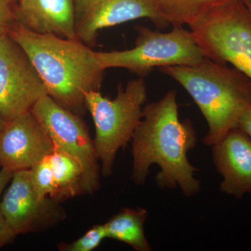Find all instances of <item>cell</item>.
Wrapping results in <instances>:
<instances>
[{"label":"cell","instance_id":"20","mask_svg":"<svg viewBox=\"0 0 251 251\" xmlns=\"http://www.w3.org/2000/svg\"><path fill=\"white\" fill-rule=\"evenodd\" d=\"M16 237V234L10 228L9 225L0 210V249L9 244L13 239Z\"/></svg>","mask_w":251,"mask_h":251},{"label":"cell","instance_id":"3","mask_svg":"<svg viewBox=\"0 0 251 251\" xmlns=\"http://www.w3.org/2000/svg\"><path fill=\"white\" fill-rule=\"evenodd\" d=\"M160 71L179 83L192 97L209 130L204 143L212 146L237 126L251 103V80L235 68L204 57L192 66H171Z\"/></svg>","mask_w":251,"mask_h":251},{"label":"cell","instance_id":"11","mask_svg":"<svg viewBox=\"0 0 251 251\" xmlns=\"http://www.w3.org/2000/svg\"><path fill=\"white\" fill-rule=\"evenodd\" d=\"M54 144L31 111L5 122L0 133V167L11 172L31 169L52 154Z\"/></svg>","mask_w":251,"mask_h":251},{"label":"cell","instance_id":"22","mask_svg":"<svg viewBox=\"0 0 251 251\" xmlns=\"http://www.w3.org/2000/svg\"><path fill=\"white\" fill-rule=\"evenodd\" d=\"M14 173V172L8 171L4 168H1V171H0V196L5 187L11 181Z\"/></svg>","mask_w":251,"mask_h":251},{"label":"cell","instance_id":"23","mask_svg":"<svg viewBox=\"0 0 251 251\" xmlns=\"http://www.w3.org/2000/svg\"><path fill=\"white\" fill-rule=\"evenodd\" d=\"M4 124L5 120H4V118H3L1 112H0V133H1L2 128H4Z\"/></svg>","mask_w":251,"mask_h":251},{"label":"cell","instance_id":"18","mask_svg":"<svg viewBox=\"0 0 251 251\" xmlns=\"http://www.w3.org/2000/svg\"><path fill=\"white\" fill-rule=\"evenodd\" d=\"M105 238V225H96L74 242L60 243L58 249L61 251H92L97 249Z\"/></svg>","mask_w":251,"mask_h":251},{"label":"cell","instance_id":"7","mask_svg":"<svg viewBox=\"0 0 251 251\" xmlns=\"http://www.w3.org/2000/svg\"><path fill=\"white\" fill-rule=\"evenodd\" d=\"M47 130L54 150L75 158L84 171V194H93L100 188V166L87 125L81 116L63 108L46 95L31 110Z\"/></svg>","mask_w":251,"mask_h":251},{"label":"cell","instance_id":"26","mask_svg":"<svg viewBox=\"0 0 251 251\" xmlns=\"http://www.w3.org/2000/svg\"><path fill=\"white\" fill-rule=\"evenodd\" d=\"M247 6H249V9H250L251 11V6H249V5H247Z\"/></svg>","mask_w":251,"mask_h":251},{"label":"cell","instance_id":"1","mask_svg":"<svg viewBox=\"0 0 251 251\" xmlns=\"http://www.w3.org/2000/svg\"><path fill=\"white\" fill-rule=\"evenodd\" d=\"M197 142L191 122L180 120L176 91L147 104L131 139L133 182L145 184L150 167L156 164L160 171L156 182L160 188L179 187L188 197L196 194L201 182L195 178L198 170L188 161L187 153Z\"/></svg>","mask_w":251,"mask_h":251},{"label":"cell","instance_id":"14","mask_svg":"<svg viewBox=\"0 0 251 251\" xmlns=\"http://www.w3.org/2000/svg\"><path fill=\"white\" fill-rule=\"evenodd\" d=\"M148 215L143 208L122 209L104 224L107 238L125 243L137 251H151L144 231Z\"/></svg>","mask_w":251,"mask_h":251},{"label":"cell","instance_id":"12","mask_svg":"<svg viewBox=\"0 0 251 251\" xmlns=\"http://www.w3.org/2000/svg\"><path fill=\"white\" fill-rule=\"evenodd\" d=\"M213 161L222 176L221 191L239 198L251 193V138L236 127L212 145Z\"/></svg>","mask_w":251,"mask_h":251},{"label":"cell","instance_id":"17","mask_svg":"<svg viewBox=\"0 0 251 251\" xmlns=\"http://www.w3.org/2000/svg\"><path fill=\"white\" fill-rule=\"evenodd\" d=\"M31 178L36 193L41 197L55 198L57 186L49 156L31 168Z\"/></svg>","mask_w":251,"mask_h":251},{"label":"cell","instance_id":"13","mask_svg":"<svg viewBox=\"0 0 251 251\" xmlns=\"http://www.w3.org/2000/svg\"><path fill=\"white\" fill-rule=\"evenodd\" d=\"M14 14L16 23L29 30L77 39L75 0H20Z\"/></svg>","mask_w":251,"mask_h":251},{"label":"cell","instance_id":"2","mask_svg":"<svg viewBox=\"0 0 251 251\" xmlns=\"http://www.w3.org/2000/svg\"><path fill=\"white\" fill-rule=\"evenodd\" d=\"M7 33L29 57L48 96L82 116L87 110L86 95L100 90L105 71L95 51L78 39L38 34L17 23Z\"/></svg>","mask_w":251,"mask_h":251},{"label":"cell","instance_id":"24","mask_svg":"<svg viewBox=\"0 0 251 251\" xmlns=\"http://www.w3.org/2000/svg\"><path fill=\"white\" fill-rule=\"evenodd\" d=\"M244 1H245L246 4L251 6V0H244Z\"/></svg>","mask_w":251,"mask_h":251},{"label":"cell","instance_id":"6","mask_svg":"<svg viewBox=\"0 0 251 251\" xmlns=\"http://www.w3.org/2000/svg\"><path fill=\"white\" fill-rule=\"evenodd\" d=\"M135 29L137 37L133 49L96 52L104 70L122 68L145 76L156 68L196 65L205 57L191 31L183 27H173L166 33L145 26Z\"/></svg>","mask_w":251,"mask_h":251},{"label":"cell","instance_id":"9","mask_svg":"<svg viewBox=\"0 0 251 251\" xmlns=\"http://www.w3.org/2000/svg\"><path fill=\"white\" fill-rule=\"evenodd\" d=\"M0 210L16 236L46 230L67 217L61 202L36 193L29 169L14 172L0 202Z\"/></svg>","mask_w":251,"mask_h":251},{"label":"cell","instance_id":"4","mask_svg":"<svg viewBox=\"0 0 251 251\" xmlns=\"http://www.w3.org/2000/svg\"><path fill=\"white\" fill-rule=\"evenodd\" d=\"M147 99L148 91L143 77L130 80L125 87L119 86L116 97L112 99L104 97L99 90L86 95V107L95 126L94 148L103 176H111L117 152L131 141L143 117Z\"/></svg>","mask_w":251,"mask_h":251},{"label":"cell","instance_id":"5","mask_svg":"<svg viewBox=\"0 0 251 251\" xmlns=\"http://www.w3.org/2000/svg\"><path fill=\"white\" fill-rule=\"evenodd\" d=\"M189 27L204 57L251 80V11L244 0L220 5Z\"/></svg>","mask_w":251,"mask_h":251},{"label":"cell","instance_id":"10","mask_svg":"<svg viewBox=\"0 0 251 251\" xmlns=\"http://www.w3.org/2000/svg\"><path fill=\"white\" fill-rule=\"evenodd\" d=\"M140 18L151 20L156 27H166L155 0H75L77 39L94 45L99 31Z\"/></svg>","mask_w":251,"mask_h":251},{"label":"cell","instance_id":"21","mask_svg":"<svg viewBox=\"0 0 251 251\" xmlns=\"http://www.w3.org/2000/svg\"><path fill=\"white\" fill-rule=\"evenodd\" d=\"M237 127L251 138V103L239 119Z\"/></svg>","mask_w":251,"mask_h":251},{"label":"cell","instance_id":"16","mask_svg":"<svg viewBox=\"0 0 251 251\" xmlns=\"http://www.w3.org/2000/svg\"><path fill=\"white\" fill-rule=\"evenodd\" d=\"M231 0H155L163 19L173 27L191 26L215 7Z\"/></svg>","mask_w":251,"mask_h":251},{"label":"cell","instance_id":"27","mask_svg":"<svg viewBox=\"0 0 251 251\" xmlns=\"http://www.w3.org/2000/svg\"><path fill=\"white\" fill-rule=\"evenodd\" d=\"M0 168H1V167H0Z\"/></svg>","mask_w":251,"mask_h":251},{"label":"cell","instance_id":"8","mask_svg":"<svg viewBox=\"0 0 251 251\" xmlns=\"http://www.w3.org/2000/svg\"><path fill=\"white\" fill-rule=\"evenodd\" d=\"M48 95L27 54L8 34L0 36V112L5 122L31 111Z\"/></svg>","mask_w":251,"mask_h":251},{"label":"cell","instance_id":"15","mask_svg":"<svg viewBox=\"0 0 251 251\" xmlns=\"http://www.w3.org/2000/svg\"><path fill=\"white\" fill-rule=\"evenodd\" d=\"M53 172L57 193L54 199L59 202L84 194V171L75 158L59 150H54L49 156Z\"/></svg>","mask_w":251,"mask_h":251},{"label":"cell","instance_id":"25","mask_svg":"<svg viewBox=\"0 0 251 251\" xmlns=\"http://www.w3.org/2000/svg\"><path fill=\"white\" fill-rule=\"evenodd\" d=\"M8 2H9L11 4V1H14V0H7Z\"/></svg>","mask_w":251,"mask_h":251},{"label":"cell","instance_id":"19","mask_svg":"<svg viewBox=\"0 0 251 251\" xmlns=\"http://www.w3.org/2000/svg\"><path fill=\"white\" fill-rule=\"evenodd\" d=\"M14 14L7 0H0V36L6 34L14 24Z\"/></svg>","mask_w":251,"mask_h":251}]
</instances>
